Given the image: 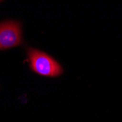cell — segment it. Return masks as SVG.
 <instances>
[{"instance_id":"obj_2","label":"cell","mask_w":122,"mask_h":122,"mask_svg":"<svg viewBox=\"0 0 122 122\" xmlns=\"http://www.w3.org/2000/svg\"><path fill=\"white\" fill-rule=\"evenodd\" d=\"M23 42L19 22L7 20L0 23V51L20 46Z\"/></svg>"},{"instance_id":"obj_1","label":"cell","mask_w":122,"mask_h":122,"mask_svg":"<svg viewBox=\"0 0 122 122\" xmlns=\"http://www.w3.org/2000/svg\"><path fill=\"white\" fill-rule=\"evenodd\" d=\"M27 56L31 70L42 76L56 77L63 73L60 64L48 54L35 48H29Z\"/></svg>"}]
</instances>
